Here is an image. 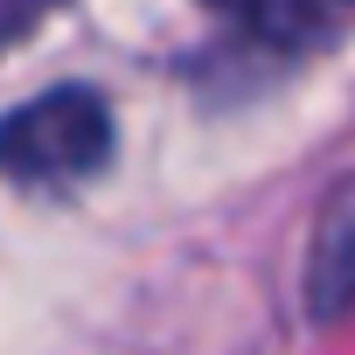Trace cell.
I'll list each match as a JSON object with an SVG mask.
<instances>
[{
    "instance_id": "cell-1",
    "label": "cell",
    "mask_w": 355,
    "mask_h": 355,
    "mask_svg": "<svg viewBox=\"0 0 355 355\" xmlns=\"http://www.w3.org/2000/svg\"><path fill=\"white\" fill-rule=\"evenodd\" d=\"M112 160V105L91 84H56L0 119V182L77 189Z\"/></svg>"
},
{
    "instance_id": "cell-2",
    "label": "cell",
    "mask_w": 355,
    "mask_h": 355,
    "mask_svg": "<svg viewBox=\"0 0 355 355\" xmlns=\"http://www.w3.org/2000/svg\"><path fill=\"white\" fill-rule=\"evenodd\" d=\"M202 8H216L258 42H306L327 15V0H202Z\"/></svg>"
},
{
    "instance_id": "cell-3",
    "label": "cell",
    "mask_w": 355,
    "mask_h": 355,
    "mask_svg": "<svg viewBox=\"0 0 355 355\" xmlns=\"http://www.w3.org/2000/svg\"><path fill=\"white\" fill-rule=\"evenodd\" d=\"M63 8V0H0V49H8V42H21L35 21H49Z\"/></svg>"
}]
</instances>
